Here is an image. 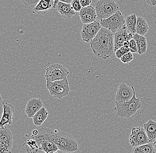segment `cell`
<instances>
[{"label":"cell","instance_id":"cell-1","mask_svg":"<svg viewBox=\"0 0 156 153\" xmlns=\"http://www.w3.org/2000/svg\"><path fill=\"white\" fill-rule=\"evenodd\" d=\"M90 43L94 55L98 58L108 59L115 52L114 33L105 28H102Z\"/></svg>","mask_w":156,"mask_h":153},{"label":"cell","instance_id":"cell-2","mask_svg":"<svg viewBox=\"0 0 156 153\" xmlns=\"http://www.w3.org/2000/svg\"><path fill=\"white\" fill-rule=\"evenodd\" d=\"M49 140L55 143L58 150L63 152H75L79 149L77 141L68 132L51 129Z\"/></svg>","mask_w":156,"mask_h":153},{"label":"cell","instance_id":"cell-3","mask_svg":"<svg viewBox=\"0 0 156 153\" xmlns=\"http://www.w3.org/2000/svg\"><path fill=\"white\" fill-rule=\"evenodd\" d=\"M133 96L129 101L124 103L115 102V107L114 110L119 117L129 118L133 115L136 114L137 110L142 107V103L140 98H136L135 89H133Z\"/></svg>","mask_w":156,"mask_h":153},{"label":"cell","instance_id":"cell-4","mask_svg":"<svg viewBox=\"0 0 156 153\" xmlns=\"http://www.w3.org/2000/svg\"><path fill=\"white\" fill-rule=\"evenodd\" d=\"M95 9L97 19L101 21L108 19L119 11V6L113 0H100L95 4Z\"/></svg>","mask_w":156,"mask_h":153},{"label":"cell","instance_id":"cell-5","mask_svg":"<svg viewBox=\"0 0 156 153\" xmlns=\"http://www.w3.org/2000/svg\"><path fill=\"white\" fill-rule=\"evenodd\" d=\"M46 87L51 95L55 98H62L68 95L70 92L67 79L54 82L46 80Z\"/></svg>","mask_w":156,"mask_h":153},{"label":"cell","instance_id":"cell-6","mask_svg":"<svg viewBox=\"0 0 156 153\" xmlns=\"http://www.w3.org/2000/svg\"><path fill=\"white\" fill-rule=\"evenodd\" d=\"M124 15L120 11L108 19L100 21L102 28L111 31L113 33L124 28L126 25Z\"/></svg>","mask_w":156,"mask_h":153},{"label":"cell","instance_id":"cell-7","mask_svg":"<svg viewBox=\"0 0 156 153\" xmlns=\"http://www.w3.org/2000/svg\"><path fill=\"white\" fill-rule=\"evenodd\" d=\"M69 74V71L64 65L55 63L50 65L46 69L45 77L46 80L54 82L67 79Z\"/></svg>","mask_w":156,"mask_h":153},{"label":"cell","instance_id":"cell-8","mask_svg":"<svg viewBox=\"0 0 156 153\" xmlns=\"http://www.w3.org/2000/svg\"><path fill=\"white\" fill-rule=\"evenodd\" d=\"M129 143L133 148L150 143L144 128L138 126L132 129L129 135Z\"/></svg>","mask_w":156,"mask_h":153},{"label":"cell","instance_id":"cell-9","mask_svg":"<svg viewBox=\"0 0 156 153\" xmlns=\"http://www.w3.org/2000/svg\"><path fill=\"white\" fill-rule=\"evenodd\" d=\"M102 28L100 22L97 21L83 25L81 32V36L83 41L90 43L97 36Z\"/></svg>","mask_w":156,"mask_h":153},{"label":"cell","instance_id":"cell-10","mask_svg":"<svg viewBox=\"0 0 156 153\" xmlns=\"http://www.w3.org/2000/svg\"><path fill=\"white\" fill-rule=\"evenodd\" d=\"M134 88L130 87L124 83H121L115 96V102L122 103L129 101L133 96Z\"/></svg>","mask_w":156,"mask_h":153},{"label":"cell","instance_id":"cell-11","mask_svg":"<svg viewBox=\"0 0 156 153\" xmlns=\"http://www.w3.org/2000/svg\"><path fill=\"white\" fill-rule=\"evenodd\" d=\"M133 35L130 33L127 29L126 25L121 29L118 30L114 33L115 52L123 46L126 42L129 41L133 39Z\"/></svg>","mask_w":156,"mask_h":153},{"label":"cell","instance_id":"cell-12","mask_svg":"<svg viewBox=\"0 0 156 153\" xmlns=\"http://www.w3.org/2000/svg\"><path fill=\"white\" fill-rule=\"evenodd\" d=\"M1 101L3 108V112L0 122V128H4L7 125H11L13 119L15 107L10 103L3 101L1 97Z\"/></svg>","mask_w":156,"mask_h":153},{"label":"cell","instance_id":"cell-13","mask_svg":"<svg viewBox=\"0 0 156 153\" xmlns=\"http://www.w3.org/2000/svg\"><path fill=\"white\" fill-rule=\"evenodd\" d=\"M79 15L81 21L83 25L90 24L96 21L97 15L95 8L92 6H89L83 8L79 12Z\"/></svg>","mask_w":156,"mask_h":153},{"label":"cell","instance_id":"cell-14","mask_svg":"<svg viewBox=\"0 0 156 153\" xmlns=\"http://www.w3.org/2000/svg\"><path fill=\"white\" fill-rule=\"evenodd\" d=\"M58 2V0H40L33 9V13L39 15L46 14L51 8H56Z\"/></svg>","mask_w":156,"mask_h":153},{"label":"cell","instance_id":"cell-15","mask_svg":"<svg viewBox=\"0 0 156 153\" xmlns=\"http://www.w3.org/2000/svg\"><path fill=\"white\" fill-rule=\"evenodd\" d=\"M43 107V102L41 100L37 98L31 99L26 105L25 114L28 118H33L34 115Z\"/></svg>","mask_w":156,"mask_h":153},{"label":"cell","instance_id":"cell-16","mask_svg":"<svg viewBox=\"0 0 156 153\" xmlns=\"http://www.w3.org/2000/svg\"><path fill=\"white\" fill-rule=\"evenodd\" d=\"M57 10L62 17L65 19H71L76 12L73 10L71 4L64 3L59 1L57 5Z\"/></svg>","mask_w":156,"mask_h":153},{"label":"cell","instance_id":"cell-17","mask_svg":"<svg viewBox=\"0 0 156 153\" xmlns=\"http://www.w3.org/2000/svg\"><path fill=\"white\" fill-rule=\"evenodd\" d=\"M143 127L150 143H152L156 138V122L152 120H149L143 125Z\"/></svg>","mask_w":156,"mask_h":153},{"label":"cell","instance_id":"cell-18","mask_svg":"<svg viewBox=\"0 0 156 153\" xmlns=\"http://www.w3.org/2000/svg\"><path fill=\"white\" fill-rule=\"evenodd\" d=\"M137 47V53L141 55L146 53L147 49V40L145 36L136 34L133 36Z\"/></svg>","mask_w":156,"mask_h":153},{"label":"cell","instance_id":"cell-19","mask_svg":"<svg viewBox=\"0 0 156 153\" xmlns=\"http://www.w3.org/2000/svg\"><path fill=\"white\" fill-rule=\"evenodd\" d=\"M48 112L45 107H43L33 118V122L37 126H41L48 116Z\"/></svg>","mask_w":156,"mask_h":153},{"label":"cell","instance_id":"cell-20","mask_svg":"<svg viewBox=\"0 0 156 153\" xmlns=\"http://www.w3.org/2000/svg\"><path fill=\"white\" fill-rule=\"evenodd\" d=\"M149 30V25L146 20L141 16L138 17L136 22V34L144 36L148 33Z\"/></svg>","mask_w":156,"mask_h":153},{"label":"cell","instance_id":"cell-21","mask_svg":"<svg viewBox=\"0 0 156 153\" xmlns=\"http://www.w3.org/2000/svg\"><path fill=\"white\" fill-rule=\"evenodd\" d=\"M137 18L135 14L127 16L126 18V25L128 31L134 35L136 33V26Z\"/></svg>","mask_w":156,"mask_h":153},{"label":"cell","instance_id":"cell-22","mask_svg":"<svg viewBox=\"0 0 156 153\" xmlns=\"http://www.w3.org/2000/svg\"><path fill=\"white\" fill-rule=\"evenodd\" d=\"M132 153H156V149L153 143H150L134 147L132 150Z\"/></svg>","mask_w":156,"mask_h":153},{"label":"cell","instance_id":"cell-23","mask_svg":"<svg viewBox=\"0 0 156 153\" xmlns=\"http://www.w3.org/2000/svg\"><path fill=\"white\" fill-rule=\"evenodd\" d=\"M39 150L44 153H50L51 152H56L58 149L57 145L52 141H44L40 144Z\"/></svg>","mask_w":156,"mask_h":153},{"label":"cell","instance_id":"cell-24","mask_svg":"<svg viewBox=\"0 0 156 153\" xmlns=\"http://www.w3.org/2000/svg\"><path fill=\"white\" fill-rule=\"evenodd\" d=\"M0 142L13 144V135L9 129L6 127L0 129Z\"/></svg>","mask_w":156,"mask_h":153},{"label":"cell","instance_id":"cell-25","mask_svg":"<svg viewBox=\"0 0 156 153\" xmlns=\"http://www.w3.org/2000/svg\"><path fill=\"white\" fill-rule=\"evenodd\" d=\"M27 153H37L39 151V146L36 140L30 137L28 138L24 144Z\"/></svg>","mask_w":156,"mask_h":153},{"label":"cell","instance_id":"cell-26","mask_svg":"<svg viewBox=\"0 0 156 153\" xmlns=\"http://www.w3.org/2000/svg\"><path fill=\"white\" fill-rule=\"evenodd\" d=\"M13 144L0 142V153H11V150Z\"/></svg>","mask_w":156,"mask_h":153},{"label":"cell","instance_id":"cell-27","mask_svg":"<svg viewBox=\"0 0 156 153\" xmlns=\"http://www.w3.org/2000/svg\"><path fill=\"white\" fill-rule=\"evenodd\" d=\"M133 59V56L131 52L126 53L120 59V61L124 64H129Z\"/></svg>","mask_w":156,"mask_h":153},{"label":"cell","instance_id":"cell-28","mask_svg":"<svg viewBox=\"0 0 156 153\" xmlns=\"http://www.w3.org/2000/svg\"><path fill=\"white\" fill-rule=\"evenodd\" d=\"M130 52V49L129 48H125V47H122V48H120L119 49H118L115 52V56L117 58L120 59L122 58V56L126 54V53L128 52Z\"/></svg>","mask_w":156,"mask_h":153},{"label":"cell","instance_id":"cell-29","mask_svg":"<svg viewBox=\"0 0 156 153\" xmlns=\"http://www.w3.org/2000/svg\"><path fill=\"white\" fill-rule=\"evenodd\" d=\"M72 8L75 12H80L82 9L83 7L81 6L80 0H73L71 3Z\"/></svg>","mask_w":156,"mask_h":153},{"label":"cell","instance_id":"cell-30","mask_svg":"<svg viewBox=\"0 0 156 153\" xmlns=\"http://www.w3.org/2000/svg\"><path fill=\"white\" fill-rule=\"evenodd\" d=\"M40 1V0H22V2L26 6L34 8L37 5Z\"/></svg>","mask_w":156,"mask_h":153},{"label":"cell","instance_id":"cell-31","mask_svg":"<svg viewBox=\"0 0 156 153\" xmlns=\"http://www.w3.org/2000/svg\"><path fill=\"white\" fill-rule=\"evenodd\" d=\"M129 48L130 52L132 53H137V47L136 42L134 39H132L129 41Z\"/></svg>","mask_w":156,"mask_h":153},{"label":"cell","instance_id":"cell-32","mask_svg":"<svg viewBox=\"0 0 156 153\" xmlns=\"http://www.w3.org/2000/svg\"><path fill=\"white\" fill-rule=\"evenodd\" d=\"M80 2L83 8H85L90 6V4L92 3V1L91 0H80Z\"/></svg>","mask_w":156,"mask_h":153},{"label":"cell","instance_id":"cell-33","mask_svg":"<svg viewBox=\"0 0 156 153\" xmlns=\"http://www.w3.org/2000/svg\"><path fill=\"white\" fill-rule=\"evenodd\" d=\"M146 2L148 5L152 6H155L156 5V0H146Z\"/></svg>","mask_w":156,"mask_h":153},{"label":"cell","instance_id":"cell-34","mask_svg":"<svg viewBox=\"0 0 156 153\" xmlns=\"http://www.w3.org/2000/svg\"><path fill=\"white\" fill-rule=\"evenodd\" d=\"M60 2H62L64 3L68 4H71L73 0H60Z\"/></svg>","mask_w":156,"mask_h":153},{"label":"cell","instance_id":"cell-35","mask_svg":"<svg viewBox=\"0 0 156 153\" xmlns=\"http://www.w3.org/2000/svg\"><path fill=\"white\" fill-rule=\"evenodd\" d=\"M129 41H126L124 43L123 46L124 47H125V48H129Z\"/></svg>","mask_w":156,"mask_h":153},{"label":"cell","instance_id":"cell-36","mask_svg":"<svg viewBox=\"0 0 156 153\" xmlns=\"http://www.w3.org/2000/svg\"><path fill=\"white\" fill-rule=\"evenodd\" d=\"M39 131L37 129L34 130H33V131H32V135H35V136L37 135Z\"/></svg>","mask_w":156,"mask_h":153},{"label":"cell","instance_id":"cell-37","mask_svg":"<svg viewBox=\"0 0 156 153\" xmlns=\"http://www.w3.org/2000/svg\"><path fill=\"white\" fill-rule=\"evenodd\" d=\"M152 143L154 144V146L155 148L156 149V138Z\"/></svg>","mask_w":156,"mask_h":153},{"label":"cell","instance_id":"cell-38","mask_svg":"<svg viewBox=\"0 0 156 153\" xmlns=\"http://www.w3.org/2000/svg\"><path fill=\"white\" fill-rule=\"evenodd\" d=\"M55 152H50V153H55Z\"/></svg>","mask_w":156,"mask_h":153},{"label":"cell","instance_id":"cell-39","mask_svg":"<svg viewBox=\"0 0 156 153\" xmlns=\"http://www.w3.org/2000/svg\"><path fill=\"white\" fill-rule=\"evenodd\" d=\"M55 153H58V152H57V151H56V152H55Z\"/></svg>","mask_w":156,"mask_h":153}]
</instances>
